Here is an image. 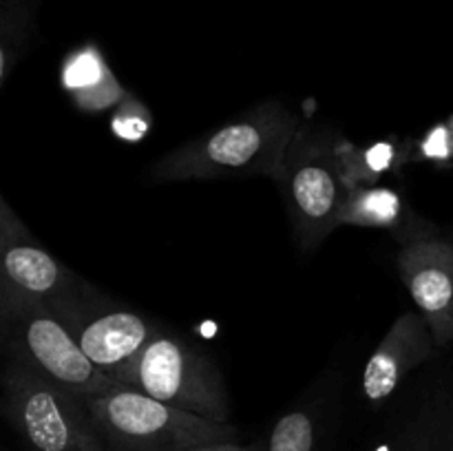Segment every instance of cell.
<instances>
[{
    "label": "cell",
    "mask_w": 453,
    "mask_h": 451,
    "mask_svg": "<svg viewBox=\"0 0 453 451\" xmlns=\"http://www.w3.org/2000/svg\"><path fill=\"white\" fill-rule=\"evenodd\" d=\"M42 0H0V84L22 60L35 34V18Z\"/></svg>",
    "instance_id": "obj_12"
},
{
    "label": "cell",
    "mask_w": 453,
    "mask_h": 451,
    "mask_svg": "<svg viewBox=\"0 0 453 451\" xmlns=\"http://www.w3.org/2000/svg\"><path fill=\"white\" fill-rule=\"evenodd\" d=\"M188 451H264L259 447L250 445H239V442H219V445H208V447H199V449H188Z\"/></svg>",
    "instance_id": "obj_20"
},
{
    "label": "cell",
    "mask_w": 453,
    "mask_h": 451,
    "mask_svg": "<svg viewBox=\"0 0 453 451\" xmlns=\"http://www.w3.org/2000/svg\"><path fill=\"white\" fill-rule=\"evenodd\" d=\"M301 128V119L279 102H264L234 122L186 141L150 166L155 181L221 177H274Z\"/></svg>",
    "instance_id": "obj_1"
},
{
    "label": "cell",
    "mask_w": 453,
    "mask_h": 451,
    "mask_svg": "<svg viewBox=\"0 0 453 451\" xmlns=\"http://www.w3.org/2000/svg\"><path fill=\"white\" fill-rule=\"evenodd\" d=\"M0 330L9 361L38 371L82 401L118 387L84 354L69 323L47 305L25 303L3 310Z\"/></svg>",
    "instance_id": "obj_4"
},
{
    "label": "cell",
    "mask_w": 453,
    "mask_h": 451,
    "mask_svg": "<svg viewBox=\"0 0 453 451\" xmlns=\"http://www.w3.org/2000/svg\"><path fill=\"white\" fill-rule=\"evenodd\" d=\"M411 451H453V398H432L411 418Z\"/></svg>",
    "instance_id": "obj_14"
},
{
    "label": "cell",
    "mask_w": 453,
    "mask_h": 451,
    "mask_svg": "<svg viewBox=\"0 0 453 451\" xmlns=\"http://www.w3.org/2000/svg\"><path fill=\"white\" fill-rule=\"evenodd\" d=\"M150 128H153V113H150L144 102L137 100L128 91L127 97L113 109V115H111V131L115 133L118 140L135 144V141H142L149 135Z\"/></svg>",
    "instance_id": "obj_17"
},
{
    "label": "cell",
    "mask_w": 453,
    "mask_h": 451,
    "mask_svg": "<svg viewBox=\"0 0 453 451\" xmlns=\"http://www.w3.org/2000/svg\"><path fill=\"white\" fill-rule=\"evenodd\" d=\"M420 159H432L438 164H449L453 159V115L447 122L436 124L420 141Z\"/></svg>",
    "instance_id": "obj_18"
},
{
    "label": "cell",
    "mask_w": 453,
    "mask_h": 451,
    "mask_svg": "<svg viewBox=\"0 0 453 451\" xmlns=\"http://www.w3.org/2000/svg\"><path fill=\"white\" fill-rule=\"evenodd\" d=\"M398 272L416 310L429 323L438 349L453 343V239L436 226L401 243Z\"/></svg>",
    "instance_id": "obj_8"
},
{
    "label": "cell",
    "mask_w": 453,
    "mask_h": 451,
    "mask_svg": "<svg viewBox=\"0 0 453 451\" xmlns=\"http://www.w3.org/2000/svg\"><path fill=\"white\" fill-rule=\"evenodd\" d=\"M317 416L305 409H292L274 423L264 451H319Z\"/></svg>",
    "instance_id": "obj_16"
},
{
    "label": "cell",
    "mask_w": 453,
    "mask_h": 451,
    "mask_svg": "<svg viewBox=\"0 0 453 451\" xmlns=\"http://www.w3.org/2000/svg\"><path fill=\"white\" fill-rule=\"evenodd\" d=\"M97 292L44 250L7 199H0V312L16 305H47L66 323Z\"/></svg>",
    "instance_id": "obj_6"
},
{
    "label": "cell",
    "mask_w": 453,
    "mask_h": 451,
    "mask_svg": "<svg viewBox=\"0 0 453 451\" xmlns=\"http://www.w3.org/2000/svg\"><path fill=\"white\" fill-rule=\"evenodd\" d=\"M69 327L93 365L113 380L157 332L142 314L118 308L100 292L78 310Z\"/></svg>",
    "instance_id": "obj_9"
},
{
    "label": "cell",
    "mask_w": 453,
    "mask_h": 451,
    "mask_svg": "<svg viewBox=\"0 0 453 451\" xmlns=\"http://www.w3.org/2000/svg\"><path fill=\"white\" fill-rule=\"evenodd\" d=\"M334 144L336 137L299 128L277 177L301 250H314L339 228L336 217L348 186L336 164Z\"/></svg>",
    "instance_id": "obj_7"
},
{
    "label": "cell",
    "mask_w": 453,
    "mask_h": 451,
    "mask_svg": "<svg viewBox=\"0 0 453 451\" xmlns=\"http://www.w3.org/2000/svg\"><path fill=\"white\" fill-rule=\"evenodd\" d=\"M438 349L434 332L420 312H405L392 323L389 332L363 371V394L372 405H380L407 374L423 365Z\"/></svg>",
    "instance_id": "obj_10"
},
{
    "label": "cell",
    "mask_w": 453,
    "mask_h": 451,
    "mask_svg": "<svg viewBox=\"0 0 453 451\" xmlns=\"http://www.w3.org/2000/svg\"><path fill=\"white\" fill-rule=\"evenodd\" d=\"M336 226L389 230L398 241L405 243L434 224L416 217L396 190L380 186H354L345 193Z\"/></svg>",
    "instance_id": "obj_11"
},
{
    "label": "cell",
    "mask_w": 453,
    "mask_h": 451,
    "mask_svg": "<svg viewBox=\"0 0 453 451\" xmlns=\"http://www.w3.org/2000/svg\"><path fill=\"white\" fill-rule=\"evenodd\" d=\"M367 451H411V418L407 420V424H403L401 429L392 432L385 440Z\"/></svg>",
    "instance_id": "obj_19"
},
{
    "label": "cell",
    "mask_w": 453,
    "mask_h": 451,
    "mask_svg": "<svg viewBox=\"0 0 453 451\" xmlns=\"http://www.w3.org/2000/svg\"><path fill=\"white\" fill-rule=\"evenodd\" d=\"M3 414L27 451H111L82 398L20 363L4 370Z\"/></svg>",
    "instance_id": "obj_3"
},
{
    "label": "cell",
    "mask_w": 453,
    "mask_h": 451,
    "mask_svg": "<svg viewBox=\"0 0 453 451\" xmlns=\"http://www.w3.org/2000/svg\"><path fill=\"white\" fill-rule=\"evenodd\" d=\"M115 383L177 409L230 423L228 392L215 363L166 332H155L140 354L119 371Z\"/></svg>",
    "instance_id": "obj_5"
},
{
    "label": "cell",
    "mask_w": 453,
    "mask_h": 451,
    "mask_svg": "<svg viewBox=\"0 0 453 451\" xmlns=\"http://www.w3.org/2000/svg\"><path fill=\"white\" fill-rule=\"evenodd\" d=\"M84 405L111 451H188L239 440L233 423L177 409L122 385Z\"/></svg>",
    "instance_id": "obj_2"
},
{
    "label": "cell",
    "mask_w": 453,
    "mask_h": 451,
    "mask_svg": "<svg viewBox=\"0 0 453 451\" xmlns=\"http://www.w3.org/2000/svg\"><path fill=\"white\" fill-rule=\"evenodd\" d=\"M334 153L341 177L348 188L374 186V181L385 171H392L394 166H398V162L407 159V155L394 141H379V144L361 149V146L349 144L343 137L336 140Z\"/></svg>",
    "instance_id": "obj_13"
},
{
    "label": "cell",
    "mask_w": 453,
    "mask_h": 451,
    "mask_svg": "<svg viewBox=\"0 0 453 451\" xmlns=\"http://www.w3.org/2000/svg\"><path fill=\"white\" fill-rule=\"evenodd\" d=\"M113 71L106 65L104 56L96 44H84V47L73 49L69 56L65 57L60 69V82L62 88L71 96V100L84 93L93 91V88L102 87L106 80L113 78Z\"/></svg>",
    "instance_id": "obj_15"
}]
</instances>
